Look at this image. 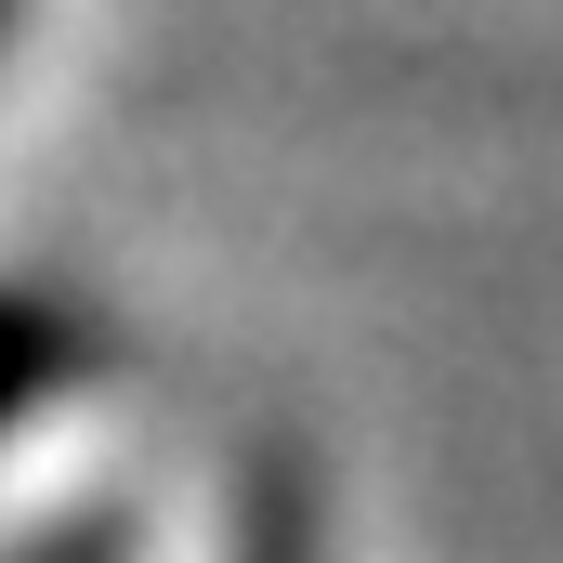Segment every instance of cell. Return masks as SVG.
I'll return each instance as SVG.
<instances>
[]
</instances>
